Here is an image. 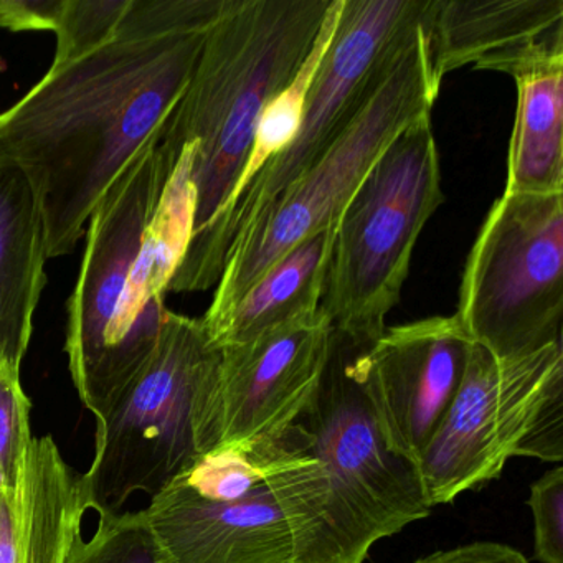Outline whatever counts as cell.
I'll return each instance as SVG.
<instances>
[{
    "label": "cell",
    "mask_w": 563,
    "mask_h": 563,
    "mask_svg": "<svg viewBox=\"0 0 563 563\" xmlns=\"http://www.w3.org/2000/svg\"><path fill=\"white\" fill-rule=\"evenodd\" d=\"M31 431V400L21 372L0 362V489L11 486Z\"/></svg>",
    "instance_id": "44dd1931"
},
{
    "label": "cell",
    "mask_w": 563,
    "mask_h": 563,
    "mask_svg": "<svg viewBox=\"0 0 563 563\" xmlns=\"http://www.w3.org/2000/svg\"><path fill=\"white\" fill-rule=\"evenodd\" d=\"M440 90L421 21L398 45L380 80L341 136L243 239L233 243L212 305L202 318L210 338L282 256L308 236L338 225L342 210L380 154L405 128L431 113Z\"/></svg>",
    "instance_id": "277c9868"
},
{
    "label": "cell",
    "mask_w": 563,
    "mask_h": 563,
    "mask_svg": "<svg viewBox=\"0 0 563 563\" xmlns=\"http://www.w3.org/2000/svg\"><path fill=\"white\" fill-rule=\"evenodd\" d=\"M87 514L81 476L51 434H32L0 489V563H68Z\"/></svg>",
    "instance_id": "9a60e30c"
},
{
    "label": "cell",
    "mask_w": 563,
    "mask_h": 563,
    "mask_svg": "<svg viewBox=\"0 0 563 563\" xmlns=\"http://www.w3.org/2000/svg\"><path fill=\"white\" fill-rule=\"evenodd\" d=\"M157 140L159 133L95 207L68 301V368L81 404L95 417L140 374L169 314L164 302L144 296L136 278L144 232L169 176Z\"/></svg>",
    "instance_id": "3957f363"
},
{
    "label": "cell",
    "mask_w": 563,
    "mask_h": 563,
    "mask_svg": "<svg viewBox=\"0 0 563 563\" xmlns=\"http://www.w3.org/2000/svg\"><path fill=\"white\" fill-rule=\"evenodd\" d=\"M329 504L328 473L311 454L225 503L174 481L143 514L176 563H341Z\"/></svg>",
    "instance_id": "30bf717a"
},
{
    "label": "cell",
    "mask_w": 563,
    "mask_h": 563,
    "mask_svg": "<svg viewBox=\"0 0 563 563\" xmlns=\"http://www.w3.org/2000/svg\"><path fill=\"white\" fill-rule=\"evenodd\" d=\"M332 0H223L189 85L159 130L161 153L190 154L196 225L213 222L239 184L260 114L311 54ZM190 246V245H189Z\"/></svg>",
    "instance_id": "7a4b0ae2"
},
{
    "label": "cell",
    "mask_w": 563,
    "mask_h": 563,
    "mask_svg": "<svg viewBox=\"0 0 563 563\" xmlns=\"http://www.w3.org/2000/svg\"><path fill=\"white\" fill-rule=\"evenodd\" d=\"M65 0H0V29L9 32H57Z\"/></svg>",
    "instance_id": "cb8c5ba5"
},
{
    "label": "cell",
    "mask_w": 563,
    "mask_h": 563,
    "mask_svg": "<svg viewBox=\"0 0 563 563\" xmlns=\"http://www.w3.org/2000/svg\"><path fill=\"white\" fill-rule=\"evenodd\" d=\"M427 8L428 0H344L295 140L190 243L167 292H199L217 286L233 243L341 136L398 45L421 24Z\"/></svg>",
    "instance_id": "5b68a950"
},
{
    "label": "cell",
    "mask_w": 563,
    "mask_h": 563,
    "mask_svg": "<svg viewBox=\"0 0 563 563\" xmlns=\"http://www.w3.org/2000/svg\"><path fill=\"white\" fill-rule=\"evenodd\" d=\"M431 113L405 128L342 210L322 292L332 331L372 345L400 301L415 245L443 206Z\"/></svg>",
    "instance_id": "8992f818"
},
{
    "label": "cell",
    "mask_w": 563,
    "mask_h": 563,
    "mask_svg": "<svg viewBox=\"0 0 563 563\" xmlns=\"http://www.w3.org/2000/svg\"><path fill=\"white\" fill-rule=\"evenodd\" d=\"M415 563H529V560L519 550L504 543L474 542L431 553Z\"/></svg>",
    "instance_id": "d4e9b609"
},
{
    "label": "cell",
    "mask_w": 563,
    "mask_h": 563,
    "mask_svg": "<svg viewBox=\"0 0 563 563\" xmlns=\"http://www.w3.org/2000/svg\"><path fill=\"white\" fill-rule=\"evenodd\" d=\"M332 328L321 308L220 347V364L200 415L202 456L249 450L282 438L314 397L329 357Z\"/></svg>",
    "instance_id": "7c38bea8"
},
{
    "label": "cell",
    "mask_w": 563,
    "mask_h": 563,
    "mask_svg": "<svg viewBox=\"0 0 563 563\" xmlns=\"http://www.w3.org/2000/svg\"><path fill=\"white\" fill-rule=\"evenodd\" d=\"M562 380V342L514 358L473 342L463 382L415 463L428 504L451 503L499 477L547 391Z\"/></svg>",
    "instance_id": "8fae6325"
},
{
    "label": "cell",
    "mask_w": 563,
    "mask_h": 563,
    "mask_svg": "<svg viewBox=\"0 0 563 563\" xmlns=\"http://www.w3.org/2000/svg\"><path fill=\"white\" fill-rule=\"evenodd\" d=\"M423 27L440 84L466 65L514 77L563 52V0H430Z\"/></svg>",
    "instance_id": "5bb4252c"
},
{
    "label": "cell",
    "mask_w": 563,
    "mask_h": 563,
    "mask_svg": "<svg viewBox=\"0 0 563 563\" xmlns=\"http://www.w3.org/2000/svg\"><path fill=\"white\" fill-rule=\"evenodd\" d=\"M133 0H65L51 68L64 67L114 37Z\"/></svg>",
    "instance_id": "ffe728a7"
},
{
    "label": "cell",
    "mask_w": 563,
    "mask_h": 563,
    "mask_svg": "<svg viewBox=\"0 0 563 563\" xmlns=\"http://www.w3.org/2000/svg\"><path fill=\"white\" fill-rule=\"evenodd\" d=\"M473 341L454 316L385 328L364 357V387L391 453L417 463L453 401Z\"/></svg>",
    "instance_id": "4fadbf2b"
},
{
    "label": "cell",
    "mask_w": 563,
    "mask_h": 563,
    "mask_svg": "<svg viewBox=\"0 0 563 563\" xmlns=\"http://www.w3.org/2000/svg\"><path fill=\"white\" fill-rule=\"evenodd\" d=\"M512 78L517 110L504 192H563V52Z\"/></svg>",
    "instance_id": "e0dca14e"
},
{
    "label": "cell",
    "mask_w": 563,
    "mask_h": 563,
    "mask_svg": "<svg viewBox=\"0 0 563 563\" xmlns=\"http://www.w3.org/2000/svg\"><path fill=\"white\" fill-rule=\"evenodd\" d=\"M219 364L202 319L169 311L140 374L95 417L97 450L81 476L87 510L117 514L136 493L153 499L202 457L200 415Z\"/></svg>",
    "instance_id": "52a82bcc"
},
{
    "label": "cell",
    "mask_w": 563,
    "mask_h": 563,
    "mask_svg": "<svg viewBox=\"0 0 563 563\" xmlns=\"http://www.w3.org/2000/svg\"><path fill=\"white\" fill-rule=\"evenodd\" d=\"M533 555L540 563H563V470L547 471L530 486Z\"/></svg>",
    "instance_id": "7402d4cb"
},
{
    "label": "cell",
    "mask_w": 563,
    "mask_h": 563,
    "mask_svg": "<svg viewBox=\"0 0 563 563\" xmlns=\"http://www.w3.org/2000/svg\"><path fill=\"white\" fill-rule=\"evenodd\" d=\"M223 0H133L117 34L0 113V161L34 186L47 255H70L111 184L189 85Z\"/></svg>",
    "instance_id": "6da1fadb"
},
{
    "label": "cell",
    "mask_w": 563,
    "mask_h": 563,
    "mask_svg": "<svg viewBox=\"0 0 563 563\" xmlns=\"http://www.w3.org/2000/svg\"><path fill=\"white\" fill-rule=\"evenodd\" d=\"M338 225L308 236L278 260L212 335L217 347L243 344L263 332L314 314L321 306Z\"/></svg>",
    "instance_id": "ac0fdd59"
},
{
    "label": "cell",
    "mask_w": 563,
    "mask_h": 563,
    "mask_svg": "<svg viewBox=\"0 0 563 563\" xmlns=\"http://www.w3.org/2000/svg\"><path fill=\"white\" fill-rule=\"evenodd\" d=\"M456 318L497 358L562 342L563 192H503L467 255Z\"/></svg>",
    "instance_id": "9c48e42d"
},
{
    "label": "cell",
    "mask_w": 563,
    "mask_h": 563,
    "mask_svg": "<svg viewBox=\"0 0 563 563\" xmlns=\"http://www.w3.org/2000/svg\"><path fill=\"white\" fill-rule=\"evenodd\" d=\"M371 345L332 331L314 397L298 423L331 487L332 539L341 563H362L378 540L430 516L417 466L388 450L364 387Z\"/></svg>",
    "instance_id": "ba28073f"
},
{
    "label": "cell",
    "mask_w": 563,
    "mask_h": 563,
    "mask_svg": "<svg viewBox=\"0 0 563 563\" xmlns=\"http://www.w3.org/2000/svg\"><path fill=\"white\" fill-rule=\"evenodd\" d=\"M514 456L539 457L547 463L563 460V380L547 391Z\"/></svg>",
    "instance_id": "603a6c76"
},
{
    "label": "cell",
    "mask_w": 563,
    "mask_h": 563,
    "mask_svg": "<svg viewBox=\"0 0 563 563\" xmlns=\"http://www.w3.org/2000/svg\"><path fill=\"white\" fill-rule=\"evenodd\" d=\"M68 563H176L157 542L143 510L104 514L90 540L78 537Z\"/></svg>",
    "instance_id": "d6986e66"
},
{
    "label": "cell",
    "mask_w": 563,
    "mask_h": 563,
    "mask_svg": "<svg viewBox=\"0 0 563 563\" xmlns=\"http://www.w3.org/2000/svg\"><path fill=\"white\" fill-rule=\"evenodd\" d=\"M41 202L24 170L0 161V362L21 372L47 285Z\"/></svg>",
    "instance_id": "2e32d148"
}]
</instances>
